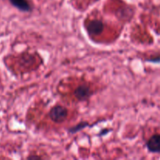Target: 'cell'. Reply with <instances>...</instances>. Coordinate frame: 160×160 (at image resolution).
<instances>
[{"label": "cell", "instance_id": "obj_3", "mask_svg": "<svg viewBox=\"0 0 160 160\" xmlns=\"http://www.w3.org/2000/svg\"><path fill=\"white\" fill-rule=\"evenodd\" d=\"M86 28L91 35H99L104 30V24L101 20H93L88 23Z\"/></svg>", "mask_w": 160, "mask_h": 160}, {"label": "cell", "instance_id": "obj_5", "mask_svg": "<svg viewBox=\"0 0 160 160\" xmlns=\"http://www.w3.org/2000/svg\"><path fill=\"white\" fill-rule=\"evenodd\" d=\"M14 7L17 8L22 12H30L31 6L28 0H9Z\"/></svg>", "mask_w": 160, "mask_h": 160}, {"label": "cell", "instance_id": "obj_6", "mask_svg": "<svg viewBox=\"0 0 160 160\" xmlns=\"http://www.w3.org/2000/svg\"><path fill=\"white\" fill-rule=\"evenodd\" d=\"M88 126L87 122H83V123H78V125H76L75 127H73V128H70V129L68 130V132L70 134H75V133L78 132L79 131H81L82 129H84V128Z\"/></svg>", "mask_w": 160, "mask_h": 160}, {"label": "cell", "instance_id": "obj_2", "mask_svg": "<svg viewBox=\"0 0 160 160\" xmlns=\"http://www.w3.org/2000/svg\"><path fill=\"white\" fill-rule=\"evenodd\" d=\"M73 95L77 99L83 102L88 99L92 96V92L88 86L85 85V84H81L75 89L74 92H73Z\"/></svg>", "mask_w": 160, "mask_h": 160}, {"label": "cell", "instance_id": "obj_4", "mask_svg": "<svg viewBox=\"0 0 160 160\" xmlns=\"http://www.w3.org/2000/svg\"><path fill=\"white\" fill-rule=\"evenodd\" d=\"M147 148L150 152H160V134H154L148 140L146 143Z\"/></svg>", "mask_w": 160, "mask_h": 160}, {"label": "cell", "instance_id": "obj_1", "mask_svg": "<svg viewBox=\"0 0 160 160\" xmlns=\"http://www.w3.org/2000/svg\"><path fill=\"white\" fill-rule=\"evenodd\" d=\"M68 116V110L61 106H56L50 109L48 117L55 123H62L65 121Z\"/></svg>", "mask_w": 160, "mask_h": 160}]
</instances>
